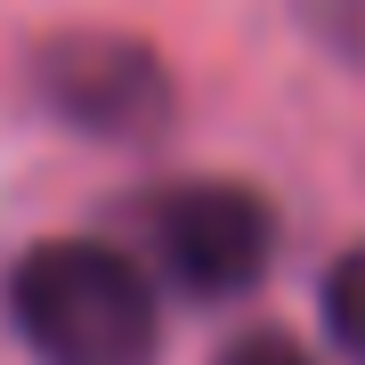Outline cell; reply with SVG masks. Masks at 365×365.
<instances>
[{
  "instance_id": "277c9868",
  "label": "cell",
  "mask_w": 365,
  "mask_h": 365,
  "mask_svg": "<svg viewBox=\"0 0 365 365\" xmlns=\"http://www.w3.org/2000/svg\"><path fill=\"white\" fill-rule=\"evenodd\" d=\"M317 309H325L333 349L349 357V365H365V244H349V252L325 268V284H317Z\"/></svg>"
},
{
  "instance_id": "8992f818",
  "label": "cell",
  "mask_w": 365,
  "mask_h": 365,
  "mask_svg": "<svg viewBox=\"0 0 365 365\" xmlns=\"http://www.w3.org/2000/svg\"><path fill=\"white\" fill-rule=\"evenodd\" d=\"M220 365H317V357L300 349L292 333H276V325H252V333H235L227 349H220Z\"/></svg>"
},
{
  "instance_id": "3957f363",
  "label": "cell",
  "mask_w": 365,
  "mask_h": 365,
  "mask_svg": "<svg viewBox=\"0 0 365 365\" xmlns=\"http://www.w3.org/2000/svg\"><path fill=\"white\" fill-rule=\"evenodd\" d=\"M33 98L98 146H146L179 114V81L155 57V41L114 25H66L33 41Z\"/></svg>"
},
{
  "instance_id": "5b68a950",
  "label": "cell",
  "mask_w": 365,
  "mask_h": 365,
  "mask_svg": "<svg viewBox=\"0 0 365 365\" xmlns=\"http://www.w3.org/2000/svg\"><path fill=\"white\" fill-rule=\"evenodd\" d=\"M292 16L325 41L333 57H365V0H292Z\"/></svg>"
},
{
  "instance_id": "7a4b0ae2",
  "label": "cell",
  "mask_w": 365,
  "mask_h": 365,
  "mask_svg": "<svg viewBox=\"0 0 365 365\" xmlns=\"http://www.w3.org/2000/svg\"><path fill=\"white\" fill-rule=\"evenodd\" d=\"M138 227L163 284L195 309H227L260 292L276 260V203L244 179H170L138 203Z\"/></svg>"
},
{
  "instance_id": "6da1fadb",
  "label": "cell",
  "mask_w": 365,
  "mask_h": 365,
  "mask_svg": "<svg viewBox=\"0 0 365 365\" xmlns=\"http://www.w3.org/2000/svg\"><path fill=\"white\" fill-rule=\"evenodd\" d=\"M0 300L33 365H163V300L122 244L98 235L33 244L16 252Z\"/></svg>"
}]
</instances>
